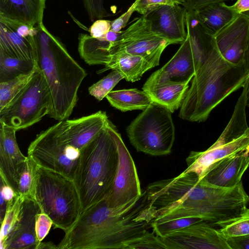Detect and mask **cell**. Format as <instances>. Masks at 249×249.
Wrapping results in <instances>:
<instances>
[{
    "label": "cell",
    "instance_id": "obj_1",
    "mask_svg": "<svg viewBox=\"0 0 249 249\" xmlns=\"http://www.w3.org/2000/svg\"><path fill=\"white\" fill-rule=\"evenodd\" d=\"M141 197L116 208L108 206L107 198L93 205L65 232L57 249H131L151 228L150 224L138 219L144 204L142 201L139 203Z\"/></svg>",
    "mask_w": 249,
    "mask_h": 249
},
{
    "label": "cell",
    "instance_id": "obj_2",
    "mask_svg": "<svg viewBox=\"0 0 249 249\" xmlns=\"http://www.w3.org/2000/svg\"><path fill=\"white\" fill-rule=\"evenodd\" d=\"M249 77L244 64H234L226 59L213 37V47L191 81L178 117L190 122L206 121L215 107L243 87Z\"/></svg>",
    "mask_w": 249,
    "mask_h": 249
},
{
    "label": "cell",
    "instance_id": "obj_3",
    "mask_svg": "<svg viewBox=\"0 0 249 249\" xmlns=\"http://www.w3.org/2000/svg\"><path fill=\"white\" fill-rule=\"evenodd\" d=\"M37 27V64L52 97L49 116L58 121L67 119L77 104L79 88L87 73L43 22Z\"/></svg>",
    "mask_w": 249,
    "mask_h": 249
},
{
    "label": "cell",
    "instance_id": "obj_4",
    "mask_svg": "<svg viewBox=\"0 0 249 249\" xmlns=\"http://www.w3.org/2000/svg\"><path fill=\"white\" fill-rule=\"evenodd\" d=\"M109 121L82 149L73 178L81 206V214L106 199L112 188L119 155Z\"/></svg>",
    "mask_w": 249,
    "mask_h": 249
},
{
    "label": "cell",
    "instance_id": "obj_5",
    "mask_svg": "<svg viewBox=\"0 0 249 249\" xmlns=\"http://www.w3.org/2000/svg\"><path fill=\"white\" fill-rule=\"evenodd\" d=\"M34 199L55 228L69 231L81 213L79 195L73 180L37 164Z\"/></svg>",
    "mask_w": 249,
    "mask_h": 249
},
{
    "label": "cell",
    "instance_id": "obj_6",
    "mask_svg": "<svg viewBox=\"0 0 249 249\" xmlns=\"http://www.w3.org/2000/svg\"><path fill=\"white\" fill-rule=\"evenodd\" d=\"M249 82V77L242 88L232 116L219 137L206 150L191 151L186 159L187 168L183 172H194L199 180L216 161L246 150L249 144V127L246 113Z\"/></svg>",
    "mask_w": 249,
    "mask_h": 249
},
{
    "label": "cell",
    "instance_id": "obj_7",
    "mask_svg": "<svg viewBox=\"0 0 249 249\" xmlns=\"http://www.w3.org/2000/svg\"><path fill=\"white\" fill-rule=\"evenodd\" d=\"M171 113L152 104L130 123L126 132L130 143L138 152L154 156L171 153L175 137Z\"/></svg>",
    "mask_w": 249,
    "mask_h": 249
},
{
    "label": "cell",
    "instance_id": "obj_8",
    "mask_svg": "<svg viewBox=\"0 0 249 249\" xmlns=\"http://www.w3.org/2000/svg\"><path fill=\"white\" fill-rule=\"evenodd\" d=\"M52 104L49 85L38 67L30 82L0 110V122L17 131L26 128L49 115Z\"/></svg>",
    "mask_w": 249,
    "mask_h": 249
},
{
    "label": "cell",
    "instance_id": "obj_9",
    "mask_svg": "<svg viewBox=\"0 0 249 249\" xmlns=\"http://www.w3.org/2000/svg\"><path fill=\"white\" fill-rule=\"evenodd\" d=\"M82 150L69 140L58 122L38 134L28 156L38 165L73 179Z\"/></svg>",
    "mask_w": 249,
    "mask_h": 249
},
{
    "label": "cell",
    "instance_id": "obj_10",
    "mask_svg": "<svg viewBox=\"0 0 249 249\" xmlns=\"http://www.w3.org/2000/svg\"><path fill=\"white\" fill-rule=\"evenodd\" d=\"M171 44L154 32L151 23L143 16L137 18L118 38L110 42L111 55L116 52L140 56L155 67L159 65L164 50Z\"/></svg>",
    "mask_w": 249,
    "mask_h": 249
},
{
    "label": "cell",
    "instance_id": "obj_11",
    "mask_svg": "<svg viewBox=\"0 0 249 249\" xmlns=\"http://www.w3.org/2000/svg\"><path fill=\"white\" fill-rule=\"evenodd\" d=\"M110 128L117 145L119 162L112 188L106 199L109 207L116 208L141 197L143 192L134 161L111 122Z\"/></svg>",
    "mask_w": 249,
    "mask_h": 249
},
{
    "label": "cell",
    "instance_id": "obj_12",
    "mask_svg": "<svg viewBox=\"0 0 249 249\" xmlns=\"http://www.w3.org/2000/svg\"><path fill=\"white\" fill-rule=\"evenodd\" d=\"M160 238L165 249H230L218 228L204 220Z\"/></svg>",
    "mask_w": 249,
    "mask_h": 249
},
{
    "label": "cell",
    "instance_id": "obj_13",
    "mask_svg": "<svg viewBox=\"0 0 249 249\" xmlns=\"http://www.w3.org/2000/svg\"><path fill=\"white\" fill-rule=\"evenodd\" d=\"M198 69L187 34L175 55L162 68L149 76L142 88L167 82L182 83L191 81Z\"/></svg>",
    "mask_w": 249,
    "mask_h": 249
},
{
    "label": "cell",
    "instance_id": "obj_14",
    "mask_svg": "<svg viewBox=\"0 0 249 249\" xmlns=\"http://www.w3.org/2000/svg\"><path fill=\"white\" fill-rule=\"evenodd\" d=\"M187 9L180 5H163L144 15L152 30L171 44H181L186 39Z\"/></svg>",
    "mask_w": 249,
    "mask_h": 249
},
{
    "label": "cell",
    "instance_id": "obj_15",
    "mask_svg": "<svg viewBox=\"0 0 249 249\" xmlns=\"http://www.w3.org/2000/svg\"><path fill=\"white\" fill-rule=\"evenodd\" d=\"M249 35V18L237 14L213 36L223 57L234 64L243 63V56Z\"/></svg>",
    "mask_w": 249,
    "mask_h": 249
},
{
    "label": "cell",
    "instance_id": "obj_16",
    "mask_svg": "<svg viewBox=\"0 0 249 249\" xmlns=\"http://www.w3.org/2000/svg\"><path fill=\"white\" fill-rule=\"evenodd\" d=\"M40 208L33 198H25L18 219L0 249H37L36 222Z\"/></svg>",
    "mask_w": 249,
    "mask_h": 249
},
{
    "label": "cell",
    "instance_id": "obj_17",
    "mask_svg": "<svg viewBox=\"0 0 249 249\" xmlns=\"http://www.w3.org/2000/svg\"><path fill=\"white\" fill-rule=\"evenodd\" d=\"M16 131L13 127L0 122V177L17 194L19 175L27 156L22 153L18 147Z\"/></svg>",
    "mask_w": 249,
    "mask_h": 249
},
{
    "label": "cell",
    "instance_id": "obj_18",
    "mask_svg": "<svg viewBox=\"0 0 249 249\" xmlns=\"http://www.w3.org/2000/svg\"><path fill=\"white\" fill-rule=\"evenodd\" d=\"M240 151L212 164L199 180L201 183L221 188H230L241 181L249 167V156Z\"/></svg>",
    "mask_w": 249,
    "mask_h": 249
},
{
    "label": "cell",
    "instance_id": "obj_19",
    "mask_svg": "<svg viewBox=\"0 0 249 249\" xmlns=\"http://www.w3.org/2000/svg\"><path fill=\"white\" fill-rule=\"evenodd\" d=\"M37 36L20 35L11 21L0 18V49L11 55L37 63Z\"/></svg>",
    "mask_w": 249,
    "mask_h": 249
},
{
    "label": "cell",
    "instance_id": "obj_20",
    "mask_svg": "<svg viewBox=\"0 0 249 249\" xmlns=\"http://www.w3.org/2000/svg\"><path fill=\"white\" fill-rule=\"evenodd\" d=\"M47 0H0V18L35 26L43 22Z\"/></svg>",
    "mask_w": 249,
    "mask_h": 249
},
{
    "label": "cell",
    "instance_id": "obj_21",
    "mask_svg": "<svg viewBox=\"0 0 249 249\" xmlns=\"http://www.w3.org/2000/svg\"><path fill=\"white\" fill-rule=\"evenodd\" d=\"M191 81L179 83L167 82L142 88L153 104L160 106L171 113L180 107L189 88Z\"/></svg>",
    "mask_w": 249,
    "mask_h": 249
},
{
    "label": "cell",
    "instance_id": "obj_22",
    "mask_svg": "<svg viewBox=\"0 0 249 249\" xmlns=\"http://www.w3.org/2000/svg\"><path fill=\"white\" fill-rule=\"evenodd\" d=\"M153 66L143 57L126 53L116 52L111 55L105 68L98 73L108 70H116L121 73L124 79L128 82L139 80L143 73Z\"/></svg>",
    "mask_w": 249,
    "mask_h": 249
},
{
    "label": "cell",
    "instance_id": "obj_23",
    "mask_svg": "<svg viewBox=\"0 0 249 249\" xmlns=\"http://www.w3.org/2000/svg\"><path fill=\"white\" fill-rule=\"evenodd\" d=\"M195 11L202 25L212 36L237 15L224 2L212 4Z\"/></svg>",
    "mask_w": 249,
    "mask_h": 249
},
{
    "label": "cell",
    "instance_id": "obj_24",
    "mask_svg": "<svg viewBox=\"0 0 249 249\" xmlns=\"http://www.w3.org/2000/svg\"><path fill=\"white\" fill-rule=\"evenodd\" d=\"M110 42L103 38H94L87 34L78 37L80 57L89 65H106L110 59Z\"/></svg>",
    "mask_w": 249,
    "mask_h": 249
},
{
    "label": "cell",
    "instance_id": "obj_25",
    "mask_svg": "<svg viewBox=\"0 0 249 249\" xmlns=\"http://www.w3.org/2000/svg\"><path fill=\"white\" fill-rule=\"evenodd\" d=\"M106 98L113 107L123 112L144 110L153 104L146 92L137 89L111 91Z\"/></svg>",
    "mask_w": 249,
    "mask_h": 249
},
{
    "label": "cell",
    "instance_id": "obj_26",
    "mask_svg": "<svg viewBox=\"0 0 249 249\" xmlns=\"http://www.w3.org/2000/svg\"><path fill=\"white\" fill-rule=\"evenodd\" d=\"M37 66L36 62L14 56L0 49V83L30 73Z\"/></svg>",
    "mask_w": 249,
    "mask_h": 249
},
{
    "label": "cell",
    "instance_id": "obj_27",
    "mask_svg": "<svg viewBox=\"0 0 249 249\" xmlns=\"http://www.w3.org/2000/svg\"><path fill=\"white\" fill-rule=\"evenodd\" d=\"M37 164L30 157L27 159L20 173L17 188L18 195L24 198H34Z\"/></svg>",
    "mask_w": 249,
    "mask_h": 249
},
{
    "label": "cell",
    "instance_id": "obj_28",
    "mask_svg": "<svg viewBox=\"0 0 249 249\" xmlns=\"http://www.w3.org/2000/svg\"><path fill=\"white\" fill-rule=\"evenodd\" d=\"M38 67L30 73L22 74L12 80L0 83V110L10 102L30 82Z\"/></svg>",
    "mask_w": 249,
    "mask_h": 249
},
{
    "label": "cell",
    "instance_id": "obj_29",
    "mask_svg": "<svg viewBox=\"0 0 249 249\" xmlns=\"http://www.w3.org/2000/svg\"><path fill=\"white\" fill-rule=\"evenodd\" d=\"M24 198L17 195L8 204L4 218L1 223L0 247L5 242L9 232L17 221Z\"/></svg>",
    "mask_w": 249,
    "mask_h": 249
},
{
    "label": "cell",
    "instance_id": "obj_30",
    "mask_svg": "<svg viewBox=\"0 0 249 249\" xmlns=\"http://www.w3.org/2000/svg\"><path fill=\"white\" fill-rule=\"evenodd\" d=\"M123 79H124V77L121 73L116 70H113L107 76L90 86L88 89L89 93L98 101H100L106 97Z\"/></svg>",
    "mask_w": 249,
    "mask_h": 249
},
{
    "label": "cell",
    "instance_id": "obj_31",
    "mask_svg": "<svg viewBox=\"0 0 249 249\" xmlns=\"http://www.w3.org/2000/svg\"><path fill=\"white\" fill-rule=\"evenodd\" d=\"M203 220L199 218H182L159 223L151 222L150 227L156 235L162 237L174 231Z\"/></svg>",
    "mask_w": 249,
    "mask_h": 249
},
{
    "label": "cell",
    "instance_id": "obj_32",
    "mask_svg": "<svg viewBox=\"0 0 249 249\" xmlns=\"http://www.w3.org/2000/svg\"><path fill=\"white\" fill-rule=\"evenodd\" d=\"M219 233L224 237H234L249 234V209L232 222L218 229Z\"/></svg>",
    "mask_w": 249,
    "mask_h": 249
},
{
    "label": "cell",
    "instance_id": "obj_33",
    "mask_svg": "<svg viewBox=\"0 0 249 249\" xmlns=\"http://www.w3.org/2000/svg\"><path fill=\"white\" fill-rule=\"evenodd\" d=\"M135 12L144 16L148 12L163 5H180L184 7L186 0H135Z\"/></svg>",
    "mask_w": 249,
    "mask_h": 249
},
{
    "label": "cell",
    "instance_id": "obj_34",
    "mask_svg": "<svg viewBox=\"0 0 249 249\" xmlns=\"http://www.w3.org/2000/svg\"><path fill=\"white\" fill-rule=\"evenodd\" d=\"M89 19L95 21L106 17L107 13L104 7V0H82Z\"/></svg>",
    "mask_w": 249,
    "mask_h": 249
},
{
    "label": "cell",
    "instance_id": "obj_35",
    "mask_svg": "<svg viewBox=\"0 0 249 249\" xmlns=\"http://www.w3.org/2000/svg\"><path fill=\"white\" fill-rule=\"evenodd\" d=\"M53 225L52 220L44 213L40 211L37 214L36 222V233L39 245L49 233Z\"/></svg>",
    "mask_w": 249,
    "mask_h": 249
},
{
    "label": "cell",
    "instance_id": "obj_36",
    "mask_svg": "<svg viewBox=\"0 0 249 249\" xmlns=\"http://www.w3.org/2000/svg\"><path fill=\"white\" fill-rule=\"evenodd\" d=\"M111 21L99 19L95 20L89 28L90 36L94 38L104 36L110 30Z\"/></svg>",
    "mask_w": 249,
    "mask_h": 249
},
{
    "label": "cell",
    "instance_id": "obj_37",
    "mask_svg": "<svg viewBox=\"0 0 249 249\" xmlns=\"http://www.w3.org/2000/svg\"><path fill=\"white\" fill-rule=\"evenodd\" d=\"M136 5L134 1L125 13L111 21L110 31L117 33L121 32V29L126 26L132 14L135 12Z\"/></svg>",
    "mask_w": 249,
    "mask_h": 249
},
{
    "label": "cell",
    "instance_id": "obj_38",
    "mask_svg": "<svg viewBox=\"0 0 249 249\" xmlns=\"http://www.w3.org/2000/svg\"><path fill=\"white\" fill-rule=\"evenodd\" d=\"M225 238L230 249H249V234Z\"/></svg>",
    "mask_w": 249,
    "mask_h": 249
},
{
    "label": "cell",
    "instance_id": "obj_39",
    "mask_svg": "<svg viewBox=\"0 0 249 249\" xmlns=\"http://www.w3.org/2000/svg\"><path fill=\"white\" fill-rule=\"evenodd\" d=\"M230 0H186L184 7L187 10L196 11L203 7Z\"/></svg>",
    "mask_w": 249,
    "mask_h": 249
},
{
    "label": "cell",
    "instance_id": "obj_40",
    "mask_svg": "<svg viewBox=\"0 0 249 249\" xmlns=\"http://www.w3.org/2000/svg\"><path fill=\"white\" fill-rule=\"evenodd\" d=\"M0 180V197H2L8 204L18 195L13 188L9 185L1 177Z\"/></svg>",
    "mask_w": 249,
    "mask_h": 249
},
{
    "label": "cell",
    "instance_id": "obj_41",
    "mask_svg": "<svg viewBox=\"0 0 249 249\" xmlns=\"http://www.w3.org/2000/svg\"><path fill=\"white\" fill-rule=\"evenodd\" d=\"M229 7L236 14H242L249 18V0H237Z\"/></svg>",
    "mask_w": 249,
    "mask_h": 249
},
{
    "label": "cell",
    "instance_id": "obj_42",
    "mask_svg": "<svg viewBox=\"0 0 249 249\" xmlns=\"http://www.w3.org/2000/svg\"><path fill=\"white\" fill-rule=\"evenodd\" d=\"M243 62L245 68L249 71V35L244 54Z\"/></svg>",
    "mask_w": 249,
    "mask_h": 249
},
{
    "label": "cell",
    "instance_id": "obj_43",
    "mask_svg": "<svg viewBox=\"0 0 249 249\" xmlns=\"http://www.w3.org/2000/svg\"><path fill=\"white\" fill-rule=\"evenodd\" d=\"M57 249V246L55 245L53 243L51 242H41L37 247V249Z\"/></svg>",
    "mask_w": 249,
    "mask_h": 249
},
{
    "label": "cell",
    "instance_id": "obj_44",
    "mask_svg": "<svg viewBox=\"0 0 249 249\" xmlns=\"http://www.w3.org/2000/svg\"><path fill=\"white\" fill-rule=\"evenodd\" d=\"M247 107H249V82L247 90Z\"/></svg>",
    "mask_w": 249,
    "mask_h": 249
},
{
    "label": "cell",
    "instance_id": "obj_45",
    "mask_svg": "<svg viewBox=\"0 0 249 249\" xmlns=\"http://www.w3.org/2000/svg\"><path fill=\"white\" fill-rule=\"evenodd\" d=\"M249 151V144L246 148V150L244 151V154L246 155H248V153Z\"/></svg>",
    "mask_w": 249,
    "mask_h": 249
},
{
    "label": "cell",
    "instance_id": "obj_46",
    "mask_svg": "<svg viewBox=\"0 0 249 249\" xmlns=\"http://www.w3.org/2000/svg\"><path fill=\"white\" fill-rule=\"evenodd\" d=\"M248 155H249V152H248Z\"/></svg>",
    "mask_w": 249,
    "mask_h": 249
}]
</instances>
